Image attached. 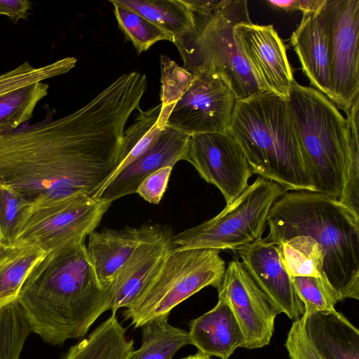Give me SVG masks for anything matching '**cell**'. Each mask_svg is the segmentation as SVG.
Wrapping results in <instances>:
<instances>
[{
	"label": "cell",
	"mask_w": 359,
	"mask_h": 359,
	"mask_svg": "<svg viewBox=\"0 0 359 359\" xmlns=\"http://www.w3.org/2000/svg\"><path fill=\"white\" fill-rule=\"evenodd\" d=\"M139 93L118 78L78 110L0 132V187L32 205L94 193L119 164L125 126Z\"/></svg>",
	"instance_id": "obj_1"
},
{
	"label": "cell",
	"mask_w": 359,
	"mask_h": 359,
	"mask_svg": "<svg viewBox=\"0 0 359 359\" xmlns=\"http://www.w3.org/2000/svg\"><path fill=\"white\" fill-rule=\"evenodd\" d=\"M85 239L47 252L29 272L17 298L30 332L52 345L83 337L111 308L113 285L100 283Z\"/></svg>",
	"instance_id": "obj_2"
},
{
	"label": "cell",
	"mask_w": 359,
	"mask_h": 359,
	"mask_svg": "<svg viewBox=\"0 0 359 359\" xmlns=\"http://www.w3.org/2000/svg\"><path fill=\"white\" fill-rule=\"evenodd\" d=\"M265 241L276 245L307 236L322 248L326 278L340 296L359 299V215L338 198L311 191H287L272 205Z\"/></svg>",
	"instance_id": "obj_3"
},
{
	"label": "cell",
	"mask_w": 359,
	"mask_h": 359,
	"mask_svg": "<svg viewBox=\"0 0 359 359\" xmlns=\"http://www.w3.org/2000/svg\"><path fill=\"white\" fill-rule=\"evenodd\" d=\"M229 132L253 174L286 191H316L286 100L262 91L237 100Z\"/></svg>",
	"instance_id": "obj_4"
},
{
	"label": "cell",
	"mask_w": 359,
	"mask_h": 359,
	"mask_svg": "<svg viewBox=\"0 0 359 359\" xmlns=\"http://www.w3.org/2000/svg\"><path fill=\"white\" fill-rule=\"evenodd\" d=\"M192 32L173 43L183 60V68L192 74L208 70L222 76L237 100L266 91L246 59L236 37L234 27L250 18L247 1L212 0L192 12Z\"/></svg>",
	"instance_id": "obj_5"
},
{
	"label": "cell",
	"mask_w": 359,
	"mask_h": 359,
	"mask_svg": "<svg viewBox=\"0 0 359 359\" xmlns=\"http://www.w3.org/2000/svg\"><path fill=\"white\" fill-rule=\"evenodd\" d=\"M287 102L316 191L338 198L348 163L346 119L324 94L295 81Z\"/></svg>",
	"instance_id": "obj_6"
},
{
	"label": "cell",
	"mask_w": 359,
	"mask_h": 359,
	"mask_svg": "<svg viewBox=\"0 0 359 359\" xmlns=\"http://www.w3.org/2000/svg\"><path fill=\"white\" fill-rule=\"evenodd\" d=\"M216 249H172L135 301L123 311L135 328L168 317L178 304L203 288L219 289L226 264Z\"/></svg>",
	"instance_id": "obj_7"
},
{
	"label": "cell",
	"mask_w": 359,
	"mask_h": 359,
	"mask_svg": "<svg viewBox=\"0 0 359 359\" xmlns=\"http://www.w3.org/2000/svg\"><path fill=\"white\" fill-rule=\"evenodd\" d=\"M287 191L258 177L214 217L173 236V249L236 251L261 238L273 203Z\"/></svg>",
	"instance_id": "obj_8"
},
{
	"label": "cell",
	"mask_w": 359,
	"mask_h": 359,
	"mask_svg": "<svg viewBox=\"0 0 359 359\" xmlns=\"http://www.w3.org/2000/svg\"><path fill=\"white\" fill-rule=\"evenodd\" d=\"M111 203L87 194L32 205L13 243L37 246L46 253L86 237Z\"/></svg>",
	"instance_id": "obj_9"
},
{
	"label": "cell",
	"mask_w": 359,
	"mask_h": 359,
	"mask_svg": "<svg viewBox=\"0 0 359 359\" xmlns=\"http://www.w3.org/2000/svg\"><path fill=\"white\" fill-rule=\"evenodd\" d=\"M330 100L346 114L359 95V0H325Z\"/></svg>",
	"instance_id": "obj_10"
},
{
	"label": "cell",
	"mask_w": 359,
	"mask_h": 359,
	"mask_svg": "<svg viewBox=\"0 0 359 359\" xmlns=\"http://www.w3.org/2000/svg\"><path fill=\"white\" fill-rule=\"evenodd\" d=\"M182 97L177 102L164 127L187 135L229 130L236 96L219 74L198 70Z\"/></svg>",
	"instance_id": "obj_11"
},
{
	"label": "cell",
	"mask_w": 359,
	"mask_h": 359,
	"mask_svg": "<svg viewBox=\"0 0 359 359\" xmlns=\"http://www.w3.org/2000/svg\"><path fill=\"white\" fill-rule=\"evenodd\" d=\"M186 161L220 191L226 204L241 195L253 174L241 147L229 130L189 136Z\"/></svg>",
	"instance_id": "obj_12"
},
{
	"label": "cell",
	"mask_w": 359,
	"mask_h": 359,
	"mask_svg": "<svg viewBox=\"0 0 359 359\" xmlns=\"http://www.w3.org/2000/svg\"><path fill=\"white\" fill-rule=\"evenodd\" d=\"M217 290L227 299L242 330L243 348L255 349L269 344L280 312L239 260L228 263Z\"/></svg>",
	"instance_id": "obj_13"
},
{
	"label": "cell",
	"mask_w": 359,
	"mask_h": 359,
	"mask_svg": "<svg viewBox=\"0 0 359 359\" xmlns=\"http://www.w3.org/2000/svg\"><path fill=\"white\" fill-rule=\"evenodd\" d=\"M234 32L264 89L287 100L295 80L285 44L273 26L253 24L248 18L236 25Z\"/></svg>",
	"instance_id": "obj_14"
},
{
	"label": "cell",
	"mask_w": 359,
	"mask_h": 359,
	"mask_svg": "<svg viewBox=\"0 0 359 359\" xmlns=\"http://www.w3.org/2000/svg\"><path fill=\"white\" fill-rule=\"evenodd\" d=\"M236 252L241 262L278 311L293 321L304 313L291 276L286 271L276 245L261 238Z\"/></svg>",
	"instance_id": "obj_15"
},
{
	"label": "cell",
	"mask_w": 359,
	"mask_h": 359,
	"mask_svg": "<svg viewBox=\"0 0 359 359\" xmlns=\"http://www.w3.org/2000/svg\"><path fill=\"white\" fill-rule=\"evenodd\" d=\"M189 135L164 127L156 144L147 152L109 178L92 196L111 203L125 196L136 194L141 182L165 166L186 161Z\"/></svg>",
	"instance_id": "obj_16"
},
{
	"label": "cell",
	"mask_w": 359,
	"mask_h": 359,
	"mask_svg": "<svg viewBox=\"0 0 359 359\" xmlns=\"http://www.w3.org/2000/svg\"><path fill=\"white\" fill-rule=\"evenodd\" d=\"M172 239V229L160 226L135 249L111 283L112 313L116 314L118 309L132 304L173 249Z\"/></svg>",
	"instance_id": "obj_17"
},
{
	"label": "cell",
	"mask_w": 359,
	"mask_h": 359,
	"mask_svg": "<svg viewBox=\"0 0 359 359\" xmlns=\"http://www.w3.org/2000/svg\"><path fill=\"white\" fill-rule=\"evenodd\" d=\"M159 226L144 224L140 227L126 226L118 230L106 228L90 232L86 250L100 283L104 286L111 285L135 249Z\"/></svg>",
	"instance_id": "obj_18"
},
{
	"label": "cell",
	"mask_w": 359,
	"mask_h": 359,
	"mask_svg": "<svg viewBox=\"0 0 359 359\" xmlns=\"http://www.w3.org/2000/svg\"><path fill=\"white\" fill-rule=\"evenodd\" d=\"M290 42L311 84L330 98L328 36L322 8L317 12L303 13Z\"/></svg>",
	"instance_id": "obj_19"
},
{
	"label": "cell",
	"mask_w": 359,
	"mask_h": 359,
	"mask_svg": "<svg viewBox=\"0 0 359 359\" xmlns=\"http://www.w3.org/2000/svg\"><path fill=\"white\" fill-rule=\"evenodd\" d=\"M188 333L198 351L221 359H229L245 342L227 299L220 294L215 307L191 321Z\"/></svg>",
	"instance_id": "obj_20"
},
{
	"label": "cell",
	"mask_w": 359,
	"mask_h": 359,
	"mask_svg": "<svg viewBox=\"0 0 359 359\" xmlns=\"http://www.w3.org/2000/svg\"><path fill=\"white\" fill-rule=\"evenodd\" d=\"M304 328L327 359H359V331L336 309L304 314Z\"/></svg>",
	"instance_id": "obj_21"
},
{
	"label": "cell",
	"mask_w": 359,
	"mask_h": 359,
	"mask_svg": "<svg viewBox=\"0 0 359 359\" xmlns=\"http://www.w3.org/2000/svg\"><path fill=\"white\" fill-rule=\"evenodd\" d=\"M112 313L86 337L72 346L62 359H128L134 341Z\"/></svg>",
	"instance_id": "obj_22"
},
{
	"label": "cell",
	"mask_w": 359,
	"mask_h": 359,
	"mask_svg": "<svg viewBox=\"0 0 359 359\" xmlns=\"http://www.w3.org/2000/svg\"><path fill=\"white\" fill-rule=\"evenodd\" d=\"M46 254L32 245L0 243V306L17 299L29 272Z\"/></svg>",
	"instance_id": "obj_23"
},
{
	"label": "cell",
	"mask_w": 359,
	"mask_h": 359,
	"mask_svg": "<svg viewBox=\"0 0 359 359\" xmlns=\"http://www.w3.org/2000/svg\"><path fill=\"white\" fill-rule=\"evenodd\" d=\"M142 15L175 37L190 34L195 22L192 11L184 0H113ZM175 42V41H174Z\"/></svg>",
	"instance_id": "obj_24"
},
{
	"label": "cell",
	"mask_w": 359,
	"mask_h": 359,
	"mask_svg": "<svg viewBox=\"0 0 359 359\" xmlns=\"http://www.w3.org/2000/svg\"><path fill=\"white\" fill-rule=\"evenodd\" d=\"M168 318H154L142 327V345L128 359H172L180 348L191 344L189 333L171 325Z\"/></svg>",
	"instance_id": "obj_25"
},
{
	"label": "cell",
	"mask_w": 359,
	"mask_h": 359,
	"mask_svg": "<svg viewBox=\"0 0 359 359\" xmlns=\"http://www.w3.org/2000/svg\"><path fill=\"white\" fill-rule=\"evenodd\" d=\"M161 109V105L159 104L146 111H139L135 122L124 130L119 164L109 178L142 156L156 144L163 129L158 123Z\"/></svg>",
	"instance_id": "obj_26"
},
{
	"label": "cell",
	"mask_w": 359,
	"mask_h": 359,
	"mask_svg": "<svg viewBox=\"0 0 359 359\" xmlns=\"http://www.w3.org/2000/svg\"><path fill=\"white\" fill-rule=\"evenodd\" d=\"M277 247L282 262L291 276H313L328 282L323 269V250L314 239L297 236Z\"/></svg>",
	"instance_id": "obj_27"
},
{
	"label": "cell",
	"mask_w": 359,
	"mask_h": 359,
	"mask_svg": "<svg viewBox=\"0 0 359 359\" xmlns=\"http://www.w3.org/2000/svg\"><path fill=\"white\" fill-rule=\"evenodd\" d=\"M48 88L43 81L36 82L0 97V132L15 130L29 121Z\"/></svg>",
	"instance_id": "obj_28"
},
{
	"label": "cell",
	"mask_w": 359,
	"mask_h": 359,
	"mask_svg": "<svg viewBox=\"0 0 359 359\" xmlns=\"http://www.w3.org/2000/svg\"><path fill=\"white\" fill-rule=\"evenodd\" d=\"M110 2L114 6V13L120 29L139 54L147 50L159 41L174 43L175 37L170 33L133 11L116 4L113 0Z\"/></svg>",
	"instance_id": "obj_29"
},
{
	"label": "cell",
	"mask_w": 359,
	"mask_h": 359,
	"mask_svg": "<svg viewBox=\"0 0 359 359\" xmlns=\"http://www.w3.org/2000/svg\"><path fill=\"white\" fill-rule=\"evenodd\" d=\"M359 96L346 113L348 133V163L344 187L338 199L359 215Z\"/></svg>",
	"instance_id": "obj_30"
},
{
	"label": "cell",
	"mask_w": 359,
	"mask_h": 359,
	"mask_svg": "<svg viewBox=\"0 0 359 359\" xmlns=\"http://www.w3.org/2000/svg\"><path fill=\"white\" fill-rule=\"evenodd\" d=\"M76 61L74 57H67L39 67L25 62L0 75V97L32 83L67 73L75 67Z\"/></svg>",
	"instance_id": "obj_31"
},
{
	"label": "cell",
	"mask_w": 359,
	"mask_h": 359,
	"mask_svg": "<svg viewBox=\"0 0 359 359\" xmlns=\"http://www.w3.org/2000/svg\"><path fill=\"white\" fill-rule=\"evenodd\" d=\"M160 64L161 109L158 123L163 128L171 110L189 87L194 76L167 55L160 56Z\"/></svg>",
	"instance_id": "obj_32"
},
{
	"label": "cell",
	"mask_w": 359,
	"mask_h": 359,
	"mask_svg": "<svg viewBox=\"0 0 359 359\" xmlns=\"http://www.w3.org/2000/svg\"><path fill=\"white\" fill-rule=\"evenodd\" d=\"M291 278L296 292L304 304V314L334 310L335 305L342 301L327 280L313 276Z\"/></svg>",
	"instance_id": "obj_33"
},
{
	"label": "cell",
	"mask_w": 359,
	"mask_h": 359,
	"mask_svg": "<svg viewBox=\"0 0 359 359\" xmlns=\"http://www.w3.org/2000/svg\"><path fill=\"white\" fill-rule=\"evenodd\" d=\"M32 204L15 192L0 187L1 243H13Z\"/></svg>",
	"instance_id": "obj_34"
},
{
	"label": "cell",
	"mask_w": 359,
	"mask_h": 359,
	"mask_svg": "<svg viewBox=\"0 0 359 359\" xmlns=\"http://www.w3.org/2000/svg\"><path fill=\"white\" fill-rule=\"evenodd\" d=\"M285 347L290 359H327L309 339L302 318L293 321Z\"/></svg>",
	"instance_id": "obj_35"
},
{
	"label": "cell",
	"mask_w": 359,
	"mask_h": 359,
	"mask_svg": "<svg viewBox=\"0 0 359 359\" xmlns=\"http://www.w3.org/2000/svg\"><path fill=\"white\" fill-rule=\"evenodd\" d=\"M172 167H163L146 177L139 184L136 194L146 201L158 204L164 195Z\"/></svg>",
	"instance_id": "obj_36"
},
{
	"label": "cell",
	"mask_w": 359,
	"mask_h": 359,
	"mask_svg": "<svg viewBox=\"0 0 359 359\" xmlns=\"http://www.w3.org/2000/svg\"><path fill=\"white\" fill-rule=\"evenodd\" d=\"M32 3L27 0H0V15H6L13 24L27 20Z\"/></svg>",
	"instance_id": "obj_37"
},
{
	"label": "cell",
	"mask_w": 359,
	"mask_h": 359,
	"mask_svg": "<svg viewBox=\"0 0 359 359\" xmlns=\"http://www.w3.org/2000/svg\"><path fill=\"white\" fill-rule=\"evenodd\" d=\"M325 0H298L299 11L304 13L318 11L323 6Z\"/></svg>",
	"instance_id": "obj_38"
},
{
	"label": "cell",
	"mask_w": 359,
	"mask_h": 359,
	"mask_svg": "<svg viewBox=\"0 0 359 359\" xmlns=\"http://www.w3.org/2000/svg\"><path fill=\"white\" fill-rule=\"evenodd\" d=\"M269 5L281 8L287 12L299 11L298 0H267Z\"/></svg>",
	"instance_id": "obj_39"
},
{
	"label": "cell",
	"mask_w": 359,
	"mask_h": 359,
	"mask_svg": "<svg viewBox=\"0 0 359 359\" xmlns=\"http://www.w3.org/2000/svg\"><path fill=\"white\" fill-rule=\"evenodd\" d=\"M180 359H212V358L210 356L198 351V352L194 355H189L185 358H182Z\"/></svg>",
	"instance_id": "obj_40"
},
{
	"label": "cell",
	"mask_w": 359,
	"mask_h": 359,
	"mask_svg": "<svg viewBox=\"0 0 359 359\" xmlns=\"http://www.w3.org/2000/svg\"><path fill=\"white\" fill-rule=\"evenodd\" d=\"M0 243H1V233H0Z\"/></svg>",
	"instance_id": "obj_41"
}]
</instances>
